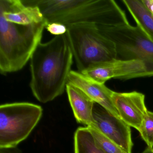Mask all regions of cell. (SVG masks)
<instances>
[{"label":"cell","instance_id":"19","mask_svg":"<svg viewBox=\"0 0 153 153\" xmlns=\"http://www.w3.org/2000/svg\"><path fill=\"white\" fill-rule=\"evenodd\" d=\"M142 1L148 9L153 14V0H142Z\"/></svg>","mask_w":153,"mask_h":153},{"label":"cell","instance_id":"2","mask_svg":"<svg viewBox=\"0 0 153 153\" xmlns=\"http://www.w3.org/2000/svg\"><path fill=\"white\" fill-rule=\"evenodd\" d=\"M26 6L38 7L47 24L68 27L81 23L114 27L129 24L125 12L113 0L22 1Z\"/></svg>","mask_w":153,"mask_h":153},{"label":"cell","instance_id":"20","mask_svg":"<svg viewBox=\"0 0 153 153\" xmlns=\"http://www.w3.org/2000/svg\"><path fill=\"white\" fill-rule=\"evenodd\" d=\"M142 153H153V149L147 147Z\"/></svg>","mask_w":153,"mask_h":153},{"label":"cell","instance_id":"12","mask_svg":"<svg viewBox=\"0 0 153 153\" xmlns=\"http://www.w3.org/2000/svg\"><path fill=\"white\" fill-rule=\"evenodd\" d=\"M66 90L76 121L87 127L94 126L93 111L95 102L73 85L67 84Z\"/></svg>","mask_w":153,"mask_h":153},{"label":"cell","instance_id":"17","mask_svg":"<svg viewBox=\"0 0 153 153\" xmlns=\"http://www.w3.org/2000/svg\"><path fill=\"white\" fill-rule=\"evenodd\" d=\"M45 29L52 34L57 36L65 34L68 31V27L65 25L59 23H51L48 24Z\"/></svg>","mask_w":153,"mask_h":153},{"label":"cell","instance_id":"6","mask_svg":"<svg viewBox=\"0 0 153 153\" xmlns=\"http://www.w3.org/2000/svg\"><path fill=\"white\" fill-rule=\"evenodd\" d=\"M102 33L114 43L117 59L144 62L148 76H153V42L138 27L129 24L118 26L98 25Z\"/></svg>","mask_w":153,"mask_h":153},{"label":"cell","instance_id":"1","mask_svg":"<svg viewBox=\"0 0 153 153\" xmlns=\"http://www.w3.org/2000/svg\"><path fill=\"white\" fill-rule=\"evenodd\" d=\"M73 57L67 34L41 42L30 59V87L39 102H49L64 93Z\"/></svg>","mask_w":153,"mask_h":153},{"label":"cell","instance_id":"3","mask_svg":"<svg viewBox=\"0 0 153 153\" xmlns=\"http://www.w3.org/2000/svg\"><path fill=\"white\" fill-rule=\"evenodd\" d=\"M46 20L39 24L19 25L8 22L0 15V72H16L26 65L41 42Z\"/></svg>","mask_w":153,"mask_h":153},{"label":"cell","instance_id":"15","mask_svg":"<svg viewBox=\"0 0 153 153\" xmlns=\"http://www.w3.org/2000/svg\"><path fill=\"white\" fill-rule=\"evenodd\" d=\"M98 147L106 153H127L94 127H87Z\"/></svg>","mask_w":153,"mask_h":153},{"label":"cell","instance_id":"16","mask_svg":"<svg viewBox=\"0 0 153 153\" xmlns=\"http://www.w3.org/2000/svg\"><path fill=\"white\" fill-rule=\"evenodd\" d=\"M138 131L148 147L153 149V112L148 111Z\"/></svg>","mask_w":153,"mask_h":153},{"label":"cell","instance_id":"10","mask_svg":"<svg viewBox=\"0 0 153 153\" xmlns=\"http://www.w3.org/2000/svg\"><path fill=\"white\" fill-rule=\"evenodd\" d=\"M68 84L79 88L95 102L103 107L114 116L120 118L112 99L114 91L108 88L105 84L91 80L80 72L75 71H71Z\"/></svg>","mask_w":153,"mask_h":153},{"label":"cell","instance_id":"18","mask_svg":"<svg viewBox=\"0 0 153 153\" xmlns=\"http://www.w3.org/2000/svg\"><path fill=\"white\" fill-rule=\"evenodd\" d=\"M0 153H22L18 147L12 148H0Z\"/></svg>","mask_w":153,"mask_h":153},{"label":"cell","instance_id":"9","mask_svg":"<svg viewBox=\"0 0 153 153\" xmlns=\"http://www.w3.org/2000/svg\"><path fill=\"white\" fill-rule=\"evenodd\" d=\"M145 98L143 94L136 91L128 93L114 91L112 95L113 102L121 119L138 131L148 111Z\"/></svg>","mask_w":153,"mask_h":153},{"label":"cell","instance_id":"8","mask_svg":"<svg viewBox=\"0 0 153 153\" xmlns=\"http://www.w3.org/2000/svg\"><path fill=\"white\" fill-rule=\"evenodd\" d=\"M94 127L127 153H132L133 144L130 126L95 102L93 111Z\"/></svg>","mask_w":153,"mask_h":153},{"label":"cell","instance_id":"7","mask_svg":"<svg viewBox=\"0 0 153 153\" xmlns=\"http://www.w3.org/2000/svg\"><path fill=\"white\" fill-rule=\"evenodd\" d=\"M80 73L102 84L112 78L124 80L148 76L146 67L143 62L118 59L94 65Z\"/></svg>","mask_w":153,"mask_h":153},{"label":"cell","instance_id":"5","mask_svg":"<svg viewBox=\"0 0 153 153\" xmlns=\"http://www.w3.org/2000/svg\"><path fill=\"white\" fill-rule=\"evenodd\" d=\"M43 114L38 105L27 102L0 106V148H12L26 139Z\"/></svg>","mask_w":153,"mask_h":153},{"label":"cell","instance_id":"11","mask_svg":"<svg viewBox=\"0 0 153 153\" xmlns=\"http://www.w3.org/2000/svg\"><path fill=\"white\" fill-rule=\"evenodd\" d=\"M0 15L8 22L23 25L45 21L37 6H26L21 0H0Z\"/></svg>","mask_w":153,"mask_h":153},{"label":"cell","instance_id":"14","mask_svg":"<svg viewBox=\"0 0 153 153\" xmlns=\"http://www.w3.org/2000/svg\"><path fill=\"white\" fill-rule=\"evenodd\" d=\"M74 153H106L97 145L87 127H79L74 137Z\"/></svg>","mask_w":153,"mask_h":153},{"label":"cell","instance_id":"4","mask_svg":"<svg viewBox=\"0 0 153 153\" xmlns=\"http://www.w3.org/2000/svg\"><path fill=\"white\" fill-rule=\"evenodd\" d=\"M67 27L66 34L79 72L117 59L114 43L102 33L98 25L81 23Z\"/></svg>","mask_w":153,"mask_h":153},{"label":"cell","instance_id":"13","mask_svg":"<svg viewBox=\"0 0 153 153\" xmlns=\"http://www.w3.org/2000/svg\"><path fill=\"white\" fill-rule=\"evenodd\" d=\"M131 15L142 32L153 42V14L142 0H123Z\"/></svg>","mask_w":153,"mask_h":153}]
</instances>
